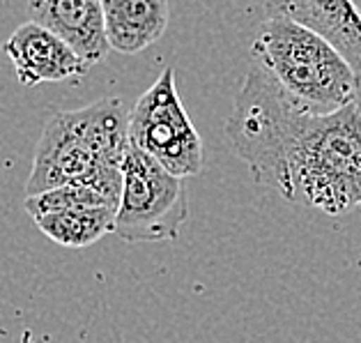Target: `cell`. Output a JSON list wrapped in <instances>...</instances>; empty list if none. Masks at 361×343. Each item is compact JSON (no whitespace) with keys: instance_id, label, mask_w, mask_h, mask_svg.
Masks as SVG:
<instances>
[{"instance_id":"obj_12","label":"cell","mask_w":361,"mask_h":343,"mask_svg":"<svg viewBox=\"0 0 361 343\" xmlns=\"http://www.w3.org/2000/svg\"><path fill=\"white\" fill-rule=\"evenodd\" d=\"M97 205H109L118 207L113 200H109L102 191H97L85 184H65V187H56L35 196H25V212L32 219H39L44 215L63 212V210L74 207H97Z\"/></svg>"},{"instance_id":"obj_2","label":"cell","mask_w":361,"mask_h":343,"mask_svg":"<svg viewBox=\"0 0 361 343\" xmlns=\"http://www.w3.org/2000/svg\"><path fill=\"white\" fill-rule=\"evenodd\" d=\"M276 193L297 205L338 217L361 210V113L357 102L338 111L299 113L283 155Z\"/></svg>"},{"instance_id":"obj_3","label":"cell","mask_w":361,"mask_h":343,"mask_svg":"<svg viewBox=\"0 0 361 343\" xmlns=\"http://www.w3.org/2000/svg\"><path fill=\"white\" fill-rule=\"evenodd\" d=\"M251 60L311 111L331 113L357 102L352 65L322 35L288 16H267L251 44Z\"/></svg>"},{"instance_id":"obj_10","label":"cell","mask_w":361,"mask_h":343,"mask_svg":"<svg viewBox=\"0 0 361 343\" xmlns=\"http://www.w3.org/2000/svg\"><path fill=\"white\" fill-rule=\"evenodd\" d=\"M113 51L136 56L164 37L171 21L169 0H102Z\"/></svg>"},{"instance_id":"obj_8","label":"cell","mask_w":361,"mask_h":343,"mask_svg":"<svg viewBox=\"0 0 361 343\" xmlns=\"http://www.w3.org/2000/svg\"><path fill=\"white\" fill-rule=\"evenodd\" d=\"M30 21L60 35L87 65L106 60L111 44L102 0H28Z\"/></svg>"},{"instance_id":"obj_6","label":"cell","mask_w":361,"mask_h":343,"mask_svg":"<svg viewBox=\"0 0 361 343\" xmlns=\"http://www.w3.org/2000/svg\"><path fill=\"white\" fill-rule=\"evenodd\" d=\"M129 143L180 178H193L202 171V138L187 116L171 67L129 111Z\"/></svg>"},{"instance_id":"obj_5","label":"cell","mask_w":361,"mask_h":343,"mask_svg":"<svg viewBox=\"0 0 361 343\" xmlns=\"http://www.w3.org/2000/svg\"><path fill=\"white\" fill-rule=\"evenodd\" d=\"M184 180L129 143L113 233L131 244L175 240L189 217Z\"/></svg>"},{"instance_id":"obj_4","label":"cell","mask_w":361,"mask_h":343,"mask_svg":"<svg viewBox=\"0 0 361 343\" xmlns=\"http://www.w3.org/2000/svg\"><path fill=\"white\" fill-rule=\"evenodd\" d=\"M308 109L295 100L260 63L251 60L235 95L226 136L233 150L246 162L255 184L279 189L283 173L288 136L299 113Z\"/></svg>"},{"instance_id":"obj_9","label":"cell","mask_w":361,"mask_h":343,"mask_svg":"<svg viewBox=\"0 0 361 343\" xmlns=\"http://www.w3.org/2000/svg\"><path fill=\"white\" fill-rule=\"evenodd\" d=\"M267 16H288L322 35L361 83V14L352 0H265Z\"/></svg>"},{"instance_id":"obj_11","label":"cell","mask_w":361,"mask_h":343,"mask_svg":"<svg viewBox=\"0 0 361 343\" xmlns=\"http://www.w3.org/2000/svg\"><path fill=\"white\" fill-rule=\"evenodd\" d=\"M116 212L118 207L97 205V207H74L63 212L44 215L35 219L39 231L63 247L83 249L90 247L104 235L116 231Z\"/></svg>"},{"instance_id":"obj_14","label":"cell","mask_w":361,"mask_h":343,"mask_svg":"<svg viewBox=\"0 0 361 343\" xmlns=\"http://www.w3.org/2000/svg\"><path fill=\"white\" fill-rule=\"evenodd\" d=\"M352 3H355V7H357L359 14H361V0H352Z\"/></svg>"},{"instance_id":"obj_13","label":"cell","mask_w":361,"mask_h":343,"mask_svg":"<svg viewBox=\"0 0 361 343\" xmlns=\"http://www.w3.org/2000/svg\"><path fill=\"white\" fill-rule=\"evenodd\" d=\"M357 107H359V113H361V83H359V92H357Z\"/></svg>"},{"instance_id":"obj_1","label":"cell","mask_w":361,"mask_h":343,"mask_svg":"<svg viewBox=\"0 0 361 343\" xmlns=\"http://www.w3.org/2000/svg\"><path fill=\"white\" fill-rule=\"evenodd\" d=\"M129 148V111L120 97H102L51 118L35 150L25 196L85 184L120 203L122 162Z\"/></svg>"},{"instance_id":"obj_7","label":"cell","mask_w":361,"mask_h":343,"mask_svg":"<svg viewBox=\"0 0 361 343\" xmlns=\"http://www.w3.org/2000/svg\"><path fill=\"white\" fill-rule=\"evenodd\" d=\"M3 51L12 60L19 83L25 88L69 81L87 74L92 67L76 54L72 44L35 21L21 23L10 40L3 42Z\"/></svg>"}]
</instances>
